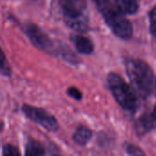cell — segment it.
Instances as JSON below:
<instances>
[{"label": "cell", "mask_w": 156, "mask_h": 156, "mask_svg": "<svg viewBox=\"0 0 156 156\" xmlns=\"http://www.w3.org/2000/svg\"><path fill=\"white\" fill-rule=\"evenodd\" d=\"M126 72L136 92L144 98L152 95L156 90V76L152 68L144 60L128 59Z\"/></svg>", "instance_id": "cell-1"}, {"label": "cell", "mask_w": 156, "mask_h": 156, "mask_svg": "<svg viewBox=\"0 0 156 156\" xmlns=\"http://www.w3.org/2000/svg\"><path fill=\"white\" fill-rule=\"evenodd\" d=\"M98 10L102 15L107 25L115 36L120 38L129 39L133 36L132 23L124 17L122 12L112 5L110 0H93Z\"/></svg>", "instance_id": "cell-2"}, {"label": "cell", "mask_w": 156, "mask_h": 156, "mask_svg": "<svg viewBox=\"0 0 156 156\" xmlns=\"http://www.w3.org/2000/svg\"><path fill=\"white\" fill-rule=\"evenodd\" d=\"M109 89L119 105L126 111H136L139 101L135 91L129 86L122 78L116 73H110L107 77Z\"/></svg>", "instance_id": "cell-3"}, {"label": "cell", "mask_w": 156, "mask_h": 156, "mask_svg": "<svg viewBox=\"0 0 156 156\" xmlns=\"http://www.w3.org/2000/svg\"><path fill=\"white\" fill-rule=\"evenodd\" d=\"M22 112L24 115L31 120L32 122L37 123L48 132H56L58 129V123L54 116L49 114L47 111L42 108L34 107L28 104H24L22 106Z\"/></svg>", "instance_id": "cell-4"}, {"label": "cell", "mask_w": 156, "mask_h": 156, "mask_svg": "<svg viewBox=\"0 0 156 156\" xmlns=\"http://www.w3.org/2000/svg\"><path fill=\"white\" fill-rule=\"evenodd\" d=\"M25 33L36 48L48 52L53 50L54 46L51 38L37 25L27 24L25 28Z\"/></svg>", "instance_id": "cell-5"}, {"label": "cell", "mask_w": 156, "mask_h": 156, "mask_svg": "<svg viewBox=\"0 0 156 156\" xmlns=\"http://www.w3.org/2000/svg\"><path fill=\"white\" fill-rule=\"evenodd\" d=\"M63 18L65 24L74 31L86 32L89 29V19L84 13L73 16H63Z\"/></svg>", "instance_id": "cell-6"}, {"label": "cell", "mask_w": 156, "mask_h": 156, "mask_svg": "<svg viewBox=\"0 0 156 156\" xmlns=\"http://www.w3.org/2000/svg\"><path fill=\"white\" fill-rule=\"evenodd\" d=\"M63 11V16L82 14L87 7L86 0H58Z\"/></svg>", "instance_id": "cell-7"}, {"label": "cell", "mask_w": 156, "mask_h": 156, "mask_svg": "<svg viewBox=\"0 0 156 156\" xmlns=\"http://www.w3.org/2000/svg\"><path fill=\"white\" fill-rule=\"evenodd\" d=\"M154 128H156V104L151 113L141 116L137 122V131L142 134H144Z\"/></svg>", "instance_id": "cell-8"}, {"label": "cell", "mask_w": 156, "mask_h": 156, "mask_svg": "<svg viewBox=\"0 0 156 156\" xmlns=\"http://www.w3.org/2000/svg\"><path fill=\"white\" fill-rule=\"evenodd\" d=\"M71 40L80 53L89 55L91 54L94 50V46L92 41L84 36L74 35L71 37Z\"/></svg>", "instance_id": "cell-9"}, {"label": "cell", "mask_w": 156, "mask_h": 156, "mask_svg": "<svg viewBox=\"0 0 156 156\" xmlns=\"http://www.w3.org/2000/svg\"><path fill=\"white\" fill-rule=\"evenodd\" d=\"M91 137H92V132L89 128L85 126H80L74 133L72 139L77 144L80 146H84L90 142Z\"/></svg>", "instance_id": "cell-10"}, {"label": "cell", "mask_w": 156, "mask_h": 156, "mask_svg": "<svg viewBox=\"0 0 156 156\" xmlns=\"http://www.w3.org/2000/svg\"><path fill=\"white\" fill-rule=\"evenodd\" d=\"M115 5L122 13L128 15L135 14L139 8L137 0H115Z\"/></svg>", "instance_id": "cell-11"}, {"label": "cell", "mask_w": 156, "mask_h": 156, "mask_svg": "<svg viewBox=\"0 0 156 156\" xmlns=\"http://www.w3.org/2000/svg\"><path fill=\"white\" fill-rule=\"evenodd\" d=\"M25 154L26 155L30 156L44 155L45 150H44V147L41 145V144L38 143L37 141H30L27 143Z\"/></svg>", "instance_id": "cell-12"}, {"label": "cell", "mask_w": 156, "mask_h": 156, "mask_svg": "<svg viewBox=\"0 0 156 156\" xmlns=\"http://www.w3.org/2000/svg\"><path fill=\"white\" fill-rule=\"evenodd\" d=\"M0 74L5 77H9L11 75V67L1 48H0Z\"/></svg>", "instance_id": "cell-13"}, {"label": "cell", "mask_w": 156, "mask_h": 156, "mask_svg": "<svg viewBox=\"0 0 156 156\" xmlns=\"http://www.w3.org/2000/svg\"><path fill=\"white\" fill-rule=\"evenodd\" d=\"M150 31L156 41V6L150 12Z\"/></svg>", "instance_id": "cell-14"}, {"label": "cell", "mask_w": 156, "mask_h": 156, "mask_svg": "<svg viewBox=\"0 0 156 156\" xmlns=\"http://www.w3.org/2000/svg\"><path fill=\"white\" fill-rule=\"evenodd\" d=\"M3 154L4 155H20L18 149L11 144H5L3 146Z\"/></svg>", "instance_id": "cell-15"}, {"label": "cell", "mask_w": 156, "mask_h": 156, "mask_svg": "<svg viewBox=\"0 0 156 156\" xmlns=\"http://www.w3.org/2000/svg\"><path fill=\"white\" fill-rule=\"evenodd\" d=\"M67 93H68L69 96H70L71 98H73V99H75L77 101H80L82 99V93H81V91L78 88H76V87H70V88H69L68 90H67Z\"/></svg>", "instance_id": "cell-16"}, {"label": "cell", "mask_w": 156, "mask_h": 156, "mask_svg": "<svg viewBox=\"0 0 156 156\" xmlns=\"http://www.w3.org/2000/svg\"><path fill=\"white\" fill-rule=\"evenodd\" d=\"M126 151L131 155H144L145 154L144 152L141 150L138 146H135L133 144H129L126 148Z\"/></svg>", "instance_id": "cell-17"}, {"label": "cell", "mask_w": 156, "mask_h": 156, "mask_svg": "<svg viewBox=\"0 0 156 156\" xmlns=\"http://www.w3.org/2000/svg\"><path fill=\"white\" fill-rule=\"evenodd\" d=\"M3 128H4V123L0 121V132L3 130Z\"/></svg>", "instance_id": "cell-18"}]
</instances>
